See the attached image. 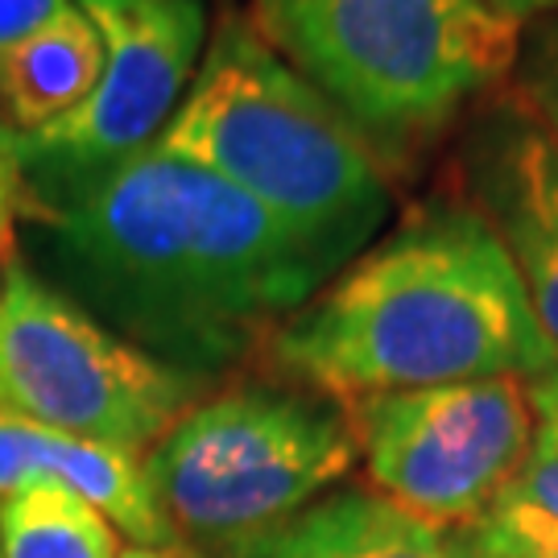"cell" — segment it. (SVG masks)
Wrapping results in <instances>:
<instances>
[{"instance_id": "obj_17", "label": "cell", "mask_w": 558, "mask_h": 558, "mask_svg": "<svg viewBox=\"0 0 558 558\" xmlns=\"http://www.w3.org/2000/svg\"><path fill=\"white\" fill-rule=\"evenodd\" d=\"M71 0H0V59L66 13Z\"/></svg>"}, {"instance_id": "obj_9", "label": "cell", "mask_w": 558, "mask_h": 558, "mask_svg": "<svg viewBox=\"0 0 558 558\" xmlns=\"http://www.w3.org/2000/svg\"><path fill=\"white\" fill-rule=\"evenodd\" d=\"M459 195L497 232L558 348V141L509 96L480 104L459 141Z\"/></svg>"}, {"instance_id": "obj_1", "label": "cell", "mask_w": 558, "mask_h": 558, "mask_svg": "<svg viewBox=\"0 0 558 558\" xmlns=\"http://www.w3.org/2000/svg\"><path fill=\"white\" fill-rule=\"evenodd\" d=\"M34 223L66 299L203 380L260 352L331 281L265 207L161 149Z\"/></svg>"}, {"instance_id": "obj_14", "label": "cell", "mask_w": 558, "mask_h": 558, "mask_svg": "<svg viewBox=\"0 0 558 558\" xmlns=\"http://www.w3.org/2000/svg\"><path fill=\"white\" fill-rule=\"evenodd\" d=\"M472 558H558V521L518 497H500L484 518L456 525Z\"/></svg>"}, {"instance_id": "obj_12", "label": "cell", "mask_w": 558, "mask_h": 558, "mask_svg": "<svg viewBox=\"0 0 558 558\" xmlns=\"http://www.w3.org/2000/svg\"><path fill=\"white\" fill-rule=\"evenodd\" d=\"M29 459H34L38 484H62L87 505H96L117 534L133 538V546L179 550V538L170 521L161 518L137 456H124L104 442L71 439L29 422Z\"/></svg>"}, {"instance_id": "obj_8", "label": "cell", "mask_w": 558, "mask_h": 558, "mask_svg": "<svg viewBox=\"0 0 558 558\" xmlns=\"http://www.w3.org/2000/svg\"><path fill=\"white\" fill-rule=\"evenodd\" d=\"M356 456L380 497L456 530L484 518L534 451L530 380H463L343 405Z\"/></svg>"}, {"instance_id": "obj_4", "label": "cell", "mask_w": 558, "mask_h": 558, "mask_svg": "<svg viewBox=\"0 0 558 558\" xmlns=\"http://www.w3.org/2000/svg\"><path fill=\"white\" fill-rule=\"evenodd\" d=\"M244 21L336 104L380 166H410L493 100L521 38L484 0H248Z\"/></svg>"}, {"instance_id": "obj_10", "label": "cell", "mask_w": 558, "mask_h": 558, "mask_svg": "<svg viewBox=\"0 0 558 558\" xmlns=\"http://www.w3.org/2000/svg\"><path fill=\"white\" fill-rule=\"evenodd\" d=\"M182 558H472L456 530L405 513L380 493L336 488L257 534L179 546Z\"/></svg>"}, {"instance_id": "obj_3", "label": "cell", "mask_w": 558, "mask_h": 558, "mask_svg": "<svg viewBox=\"0 0 558 558\" xmlns=\"http://www.w3.org/2000/svg\"><path fill=\"white\" fill-rule=\"evenodd\" d=\"M154 149L236 186L331 278L377 240L393 207L368 141L244 17H223L207 34L199 71Z\"/></svg>"}, {"instance_id": "obj_18", "label": "cell", "mask_w": 558, "mask_h": 558, "mask_svg": "<svg viewBox=\"0 0 558 558\" xmlns=\"http://www.w3.org/2000/svg\"><path fill=\"white\" fill-rule=\"evenodd\" d=\"M530 405H534V439L558 451V364L530 380Z\"/></svg>"}, {"instance_id": "obj_22", "label": "cell", "mask_w": 558, "mask_h": 558, "mask_svg": "<svg viewBox=\"0 0 558 558\" xmlns=\"http://www.w3.org/2000/svg\"><path fill=\"white\" fill-rule=\"evenodd\" d=\"M13 265V240H0V294H4V274Z\"/></svg>"}, {"instance_id": "obj_15", "label": "cell", "mask_w": 558, "mask_h": 558, "mask_svg": "<svg viewBox=\"0 0 558 558\" xmlns=\"http://www.w3.org/2000/svg\"><path fill=\"white\" fill-rule=\"evenodd\" d=\"M509 100L558 141V13L521 25L518 59L509 71Z\"/></svg>"}, {"instance_id": "obj_24", "label": "cell", "mask_w": 558, "mask_h": 558, "mask_svg": "<svg viewBox=\"0 0 558 558\" xmlns=\"http://www.w3.org/2000/svg\"><path fill=\"white\" fill-rule=\"evenodd\" d=\"M0 558H4V555H0Z\"/></svg>"}, {"instance_id": "obj_2", "label": "cell", "mask_w": 558, "mask_h": 558, "mask_svg": "<svg viewBox=\"0 0 558 558\" xmlns=\"http://www.w3.org/2000/svg\"><path fill=\"white\" fill-rule=\"evenodd\" d=\"M339 405L463 380H534L558 364L497 232L463 195L410 207L260 348Z\"/></svg>"}, {"instance_id": "obj_16", "label": "cell", "mask_w": 558, "mask_h": 558, "mask_svg": "<svg viewBox=\"0 0 558 558\" xmlns=\"http://www.w3.org/2000/svg\"><path fill=\"white\" fill-rule=\"evenodd\" d=\"M505 497L525 500V505H534L546 518L558 521V451L555 447H546V442L534 439V451H530L521 476L513 480V488H509Z\"/></svg>"}, {"instance_id": "obj_5", "label": "cell", "mask_w": 558, "mask_h": 558, "mask_svg": "<svg viewBox=\"0 0 558 558\" xmlns=\"http://www.w3.org/2000/svg\"><path fill=\"white\" fill-rule=\"evenodd\" d=\"M343 405L311 389L240 385L195 401L141 468L179 546L294 518L356 468Z\"/></svg>"}, {"instance_id": "obj_7", "label": "cell", "mask_w": 558, "mask_h": 558, "mask_svg": "<svg viewBox=\"0 0 558 558\" xmlns=\"http://www.w3.org/2000/svg\"><path fill=\"white\" fill-rule=\"evenodd\" d=\"M207 385L104 327L29 265H9L0 294V410L145 459L207 398Z\"/></svg>"}, {"instance_id": "obj_6", "label": "cell", "mask_w": 558, "mask_h": 558, "mask_svg": "<svg viewBox=\"0 0 558 558\" xmlns=\"http://www.w3.org/2000/svg\"><path fill=\"white\" fill-rule=\"evenodd\" d=\"M104 46L92 96L38 133H4L17 216L38 220L149 154L207 50V0H75Z\"/></svg>"}, {"instance_id": "obj_20", "label": "cell", "mask_w": 558, "mask_h": 558, "mask_svg": "<svg viewBox=\"0 0 558 558\" xmlns=\"http://www.w3.org/2000/svg\"><path fill=\"white\" fill-rule=\"evenodd\" d=\"M13 220H17L13 199H4V195H0V240H13Z\"/></svg>"}, {"instance_id": "obj_19", "label": "cell", "mask_w": 558, "mask_h": 558, "mask_svg": "<svg viewBox=\"0 0 558 558\" xmlns=\"http://www.w3.org/2000/svg\"><path fill=\"white\" fill-rule=\"evenodd\" d=\"M497 17L513 21V25H530L538 17H555L558 13V0H484Z\"/></svg>"}, {"instance_id": "obj_11", "label": "cell", "mask_w": 558, "mask_h": 558, "mask_svg": "<svg viewBox=\"0 0 558 558\" xmlns=\"http://www.w3.org/2000/svg\"><path fill=\"white\" fill-rule=\"evenodd\" d=\"M104 46L96 25L71 9L0 59V129L38 133L75 112L100 80Z\"/></svg>"}, {"instance_id": "obj_21", "label": "cell", "mask_w": 558, "mask_h": 558, "mask_svg": "<svg viewBox=\"0 0 558 558\" xmlns=\"http://www.w3.org/2000/svg\"><path fill=\"white\" fill-rule=\"evenodd\" d=\"M120 558H179V550H154V546H129V550H120Z\"/></svg>"}, {"instance_id": "obj_23", "label": "cell", "mask_w": 558, "mask_h": 558, "mask_svg": "<svg viewBox=\"0 0 558 558\" xmlns=\"http://www.w3.org/2000/svg\"><path fill=\"white\" fill-rule=\"evenodd\" d=\"M0 195H4V199H13V182H9V170H4V161H0ZM13 211H17V203H13Z\"/></svg>"}, {"instance_id": "obj_13", "label": "cell", "mask_w": 558, "mask_h": 558, "mask_svg": "<svg viewBox=\"0 0 558 558\" xmlns=\"http://www.w3.org/2000/svg\"><path fill=\"white\" fill-rule=\"evenodd\" d=\"M4 558H120V534L96 505L62 484H34L0 500Z\"/></svg>"}]
</instances>
